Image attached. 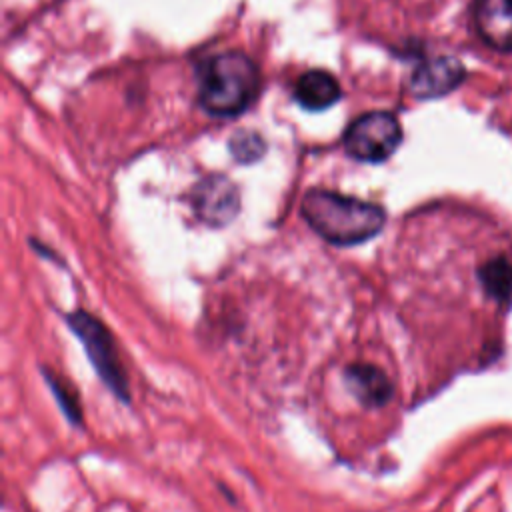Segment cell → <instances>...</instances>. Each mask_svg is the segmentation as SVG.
Wrapping results in <instances>:
<instances>
[{"instance_id": "6da1fadb", "label": "cell", "mask_w": 512, "mask_h": 512, "mask_svg": "<svg viewBox=\"0 0 512 512\" xmlns=\"http://www.w3.org/2000/svg\"><path fill=\"white\" fill-rule=\"evenodd\" d=\"M300 214L322 240L340 248L372 240L386 224V210L380 204L322 188L304 194Z\"/></svg>"}, {"instance_id": "7a4b0ae2", "label": "cell", "mask_w": 512, "mask_h": 512, "mask_svg": "<svg viewBox=\"0 0 512 512\" xmlns=\"http://www.w3.org/2000/svg\"><path fill=\"white\" fill-rule=\"evenodd\" d=\"M258 92V68L242 52H222L198 68V102L212 116H238Z\"/></svg>"}, {"instance_id": "3957f363", "label": "cell", "mask_w": 512, "mask_h": 512, "mask_svg": "<svg viewBox=\"0 0 512 512\" xmlns=\"http://www.w3.org/2000/svg\"><path fill=\"white\" fill-rule=\"evenodd\" d=\"M70 332L82 342L84 352L102 384L122 402L130 404V388L124 366L120 362L114 338L106 324L84 308L64 314Z\"/></svg>"}, {"instance_id": "277c9868", "label": "cell", "mask_w": 512, "mask_h": 512, "mask_svg": "<svg viewBox=\"0 0 512 512\" xmlns=\"http://www.w3.org/2000/svg\"><path fill=\"white\" fill-rule=\"evenodd\" d=\"M344 150L360 162H384L402 142V128L394 114L374 110L358 116L344 132Z\"/></svg>"}, {"instance_id": "5b68a950", "label": "cell", "mask_w": 512, "mask_h": 512, "mask_svg": "<svg viewBox=\"0 0 512 512\" xmlns=\"http://www.w3.org/2000/svg\"><path fill=\"white\" fill-rule=\"evenodd\" d=\"M192 208L198 220L206 226L224 228L236 218L240 210L238 188L226 176H208L194 186Z\"/></svg>"}, {"instance_id": "8992f818", "label": "cell", "mask_w": 512, "mask_h": 512, "mask_svg": "<svg viewBox=\"0 0 512 512\" xmlns=\"http://www.w3.org/2000/svg\"><path fill=\"white\" fill-rule=\"evenodd\" d=\"M342 382L350 396L364 408H384L394 398V382L372 362H350L342 370Z\"/></svg>"}, {"instance_id": "52a82bcc", "label": "cell", "mask_w": 512, "mask_h": 512, "mask_svg": "<svg viewBox=\"0 0 512 512\" xmlns=\"http://www.w3.org/2000/svg\"><path fill=\"white\" fill-rule=\"evenodd\" d=\"M466 76V70L458 58L438 56L422 62L410 76V92L420 98H440L456 90Z\"/></svg>"}, {"instance_id": "ba28073f", "label": "cell", "mask_w": 512, "mask_h": 512, "mask_svg": "<svg viewBox=\"0 0 512 512\" xmlns=\"http://www.w3.org/2000/svg\"><path fill=\"white\" fill-rule=\"evenodd\" d=\"M472 22L496 52H512V0H474Z\"/></svg>"}, {"instance_id": "9c48e42d", "label": "cell", "mask_w": 512, "mask_h": 512, "mask_svg": "<svg viewBox=\"0 0 512 512\" xmlns=\"http://www.w3.org/2000/svg\"><path fill=\"white\" fill-rule=\"evenodd\" d=\"M294 98L302 108L320 112L338 102L340 84L326 70H308L298 78L294 86Z\"/></svg>"}, {"instance_id": "30bf717a", "label": "cell", "mask_w": 512, "mask_h": 512, "mask_svg": "<svg viewBox=\"0 0 512 512\" xmlns=\"http://www.w3.org/2000/svg\"><path fill=\"white\" fill-rule=\"evenodd\" d=\"M476 278L488 298L498 304L512 300V262L504 254H496L482 262L476 270Z\"/></svg>"}, {"instance_id": "8fae6325", "label": "cell", "mask_w": 512, "mask_h": 512, "mask_svg": "<svg viewBox=\"0 0 512 512\" xmlns=\"http://www.w3.org/2000/svg\"><path fill=\"white\" fill-rule=\"evenodd\" d=\"M42 376H44V382L48 384V388L52 390L62 414L66 416V420L72 426L82 428L84 426V414H82V406H80L76 390L64 378H60L54 370H50L46 366H42Z\"/></svg>"}, {"instance_id": "7c38bea8", "label": "cell", "mask_w": 512, "mask_h": 512, "mask_svg": "<svg viewBox=\"0 0 512 512\" xmlns=\"http://www.w3.org/2000/svg\"><path fill=\"white\" fill-rule=\"evenodd\" d=\"M230 152L232 156L242 162V164H250V162H256L264 156L266 152V144L264 140L256 134V132H250V130H242L238 134L232 136L230 140Z\"/></svg>"}]
</instances>
